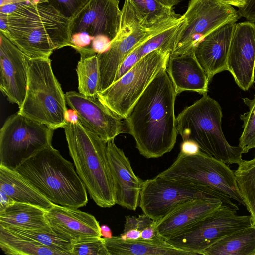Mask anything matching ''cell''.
Masks as SVG:
<instances>
[{
    "label": "cell",
    "mask_w": 255,
    "mask_h": 255,
    "mask_svg": "<svg viewBox=\"0 0 255 255\" xmlns=\"http://www.w3.org/2000/svg\"><path fill=\"white\" fill-rule=\"evenodd\" d=\"M166 68L155 76L125 119L136 148L146 158L170 152L176 141L177 94Z\"/></svg>",
    "instance_id": "cell-1"
},
{
    "label": "cell",
    "mask_w": 255,
    "mask_h": 255,
    "mask_svg": "<svg viewBox=\"0 0 255 255\" xmlns=\"http://www.w3.org/2000/svg\"><path fill=\"white\" fill-rule=\"evenodd\" d=\"M70 22L48 2L0 6V32L31 59L49 58L69 46Z\"/></svg>",
    "instance_id": "cell-2"
},
{
    "label": "cell",
    "mask_w": 255,
    "mask_h": 255,
    "mask_svg": "<svg viewBox=\"0 0 255 255\" xmlns=\"http://www.w3.org/2000/svg\"><path fill=\"white\" fill-rule=\"evenodd\" d=\"M15 170L54 204L79 208L88 203L87 190L73 164L52 145L28 158Z\"/></svg>",
    "instance_id": "cell-3"
},
{
    "label": "cell",
    "mask_w": 255,
    "mask_h": 255,
    "mask_svg": "<svg viewBox=\"0 0 255 255\" xmlns=\"http://www.w3.org/2000/svg\"><path fill=\"white\" fill-rule=\"evenodd\" d=\"M64 129L69 154L76 171L91 198L99 207L116 204L115 191L106 151V143L78 121Z\"/></svg>",
    "instance_id": "cell-4"
},
{
    "label": "cell",
    "mask_w": 255,
    "mask_h": 255,
    "mask_svg": "<svg viewBox=\"0 0 255 255\" xmlns=\"http://www.w3.org/2000/svg\"><path fill=\"white\" fill-rule=\"evenodd\" d=\"M222 108L207 94L185 107L176 118L177 133L183 141L196 142L200 151L227 165L239 164L243 150L231 145L222 130Z\"/></svg>",
    "instance_id": "cell-5"
},
{
    "label": "cell",
    "mask_w": 255,
    "mask_h": 255,
    "mask_svg": "<svg viewBox=\"0 0 255 255\" xmlns=\"http://www.w3.org/2000/svg\"><path fill=\"white\" fill-rule=\"evenodd\" d=\"M28 62L26 93L18 112L53 130L63 128L67 124L65 94L54 75L51 59L28 57Z\"/></svg>",
    "instance_id": "cell-6"
},
{
    "label": "cell",
    "mask_w": 255,
    "mask_h": 255,
    "mask_svg": "<svg viewBox=\"0 0 255 255\" xmlns=\"http://www.w3.org/2000/svg\"><path fill=\"white\" fill-rule=\"evenodd\" d=\"M184 19L169 20L152 28L141 24L133 6L129 0H125L122 9L120 30L106 52L97 54L100 71L98 93L114 82L118 69L126 56L138 45L159 32L180 23Z\"/></svg>",
    "instance_id": "cell-7"
},
{
    "label": "cell",
    "mask_w": 255,
    "mask_h": 255,
    "mask_svg": "<svg viewBox=\"0 0 255 255\" xmlns=\"http://www.w3.org/2000/svg\"><path fill=\"white\" fill-rule=\"evenodd\" d=\"M194 199H218L231 209L239 210L228 196L204 186L157 175L144 181L139 206L143 213L157 222L178 204Z\"/></svg>",
    "instance_id": "cell-8"
},
{
    "label": "cell",
    "mask_w": 255,
    "mask_h": 255,
    "mask_svg": "<svg viewBox=\"0 0 255 255\" xmlns=\"http://www.w3.org/2000/svg\"><path fill=\"white\" fill-rule=\"evenodd\" d=\"M157 175L204 186L245 206L234 171L224 162L201 151L189 155L180 152L173 164Z\"/></svg>",
    "instance_id": "cell-9"
},
{
    "label": "cell",
    "mask_w": 255,
    "mask_h": 255,
    "mask_svg": "<svg viewBox=\"0 0 255 255\" xmlns=\"http://www.w3.org/2000/svg\"><path fill=\"white\" fill-rule=\"evenodd\" d=\"M170 52L158 49L141 58L129 71L97 98L122 119L130 110L155 76L166 68Z\"/></svg>",
    "instance_id": "cell-10"
},
{
    "label": "cell",
    "mask_w": 255,
    "mask_h": 255,
    "mask_svg": "<svg viewBox=\"0 0 255 255\" xmlns=\"http://www.w3.org/2000/svg\"><path fill=\"white\" fill-rule=\"evenodd\" d=\"M54 130L19 113L10 115L0 130V166L15 170L52 145Z\"/></svg>",
    "instance_id": "cell-11"
},
{
    "label": "cell",
    "mask_w": 255,
    "mask_h": 255,
    "mask_svg": "<svg viewBox=\"0 0 255 255\" xmlns=\"http://www.w3.org/2000/svg\"><path fill=\"white\" fill-rule=\"evenodd\" d=\"M119 4L118 0H89L70 18L69 46L78 52L91 49L92 43L99 39L112 41L121 26Z\"/></svg>",
    "instance_id": "cell-12"
},
{
    "label": "cell",
    "mask_w": 255,
    "mask_h": 255,
    "mask_svg": "<svg viewBox=\"0 0 255 255\" xmlns=\"http://www.w3.org/2000/svg\"><path fill=\"white\" fill-rule=\"evenodd\" d=\"M185 24L179 33L170 54H182L194 50L208 34L242 16L232 6L218 0H190L182 15Z\"/></svg>",
    "instance_id": "cell-13"
},
{
    "label": "cell",
    "mask_w": 255,
    "mask_h": 255,
    "mask_svg": "<svg viewBox=\"0 0 255 255\" xmlns=\"http://www.w3.org/2000/svg\"><path fill=\"white\" fill-rule=\"evenodd\" d=\"M252 225L250 215H239L236 211L222 205L188 228L165 240L177 248L201 255L223 238Z\"/></svg>",
    "instance_id": "cell-14"
},
{
    "label": "cell",
    "mask_w": 255,
    "mask_h": 255,
    "mask_svg": "<svg viewBox=\"0 0 255 255\" xmlns=\"http://www.w3.org/2000/svg\"><path fill=\"white\" fill-rule=\"evenodd\" d=\"M65 94L66 103L76 111L81 124L106 142L125 132L122 119L97 96H87L74 91Z\"/></svg>",
    "instance_id": "cell-15"
},
{
    "label": "cell",
    "mask_w": 255,
    "mask_h": 255,
    "mask_svg": "<svg viewBox=\"0 0 255 255\" xmlns=\"http://www.w3.org/2000/svg\"><path fill=\"white\" fill-rule=\"evenodd\" d=\"M227 66L238 86L249 90L255 78V23L247 21L235 24Z\"/></svg>",
    "instance_id": "cell-16"
},
{
    "label": "cell",
    "mask_w": 255,
    "mask_h": 255,
    "mask_svg": "<svg viewBox=\"0 0 255 255\" xmlns=\"http://www.w3.org/2000/svg\"><path fill=\"white\" fill-rule=\"evenodd\" d=\"M28 78V57L0 32V89L19 108L25 99Z\"/></svg>",
    "instance_id": "cell-17"
},
{
    "label": "cell",
    "mask_w": 255,
    "mask_h": 255,
    "mask_svg": "<svg viewBox=\"0 0 255 255\" xmlns=\"http://www.w3.org/2000/svg\"><path fill=\"white\" fill-rule=\"evenodd\" d=\"M106 151L115 191L116 204L130 210H136L144 182L136 175L123 150L114 139L106 143Z\"/></svg>",
    "instance_id": "cell-18"
},
{
    "label": "cell",
    "mask_w": 255,
    "mask_h": 255,
    "mask_svg": "<svg viewBox=\"0 0 255 255\" xmlns=\"http://www.w3.org/2000/svg\"><path fill=\"white\" fill-rule=\"evenodd\" d=\"M45 216L54 232L71 243L102 237L100 226L95 217L78 208L54 204L45 211Z\"/></svg>",
    "instance_id": "cell-19"
},
{
    "label": "cell",
    "mask_w": 255,
    "mask_h": 255,
    "mask_svg": "<svg viewBox=\"0 0 255 255\" xmlns=\"http://www.w3.org/2000/svg\"><path fill=\"white\" fill-rule=\"evenodd\" d=\"M223 204L218 199H194L178 204L164 217L155 222L158 234L166 239L188 228Z\"/></svg>",
    "instance_id": "cell-20"
},
{
    "label": "cell",
    "mask_w": 255,
    "mask_h": 255,
    "mask_svg": "<svg viewBox=\"0 0 255 255\" xmlns=\"http://www.w3.org/2000/svg\"><path fill=\"white\" fill-rule=\"evenodd\" d=\"M235 24L230 23L213 31L194 49L195 57L209 82L216 74L227 70V57Z\"/></svg>",
    "instance_id": "cell-21"
},
{
    "label": "cell",
    "mask_w": 255,
    "mask_h": 255,
    "mask_svg": "<svg viewBox=\"0 0 255 255\" xmlns=\"http://www.w3.org/2000/svg\"><path fill=\"white\" fill-rule=\"evenodd\" d=\"M166 70L177 95L186 91L207 94L209 81L194 51L182 54H170Z\"/></svg>",
    "instance_id": "cell-22"
},
{
    "label": "cell",
    "mask_w": 255,
    "mask_h": 255,
    "mask_svg": "<svg viewBox=\"0 0 255 255\" xmlns=\"http://www.w3.org/2000/svg\"><path fill=\"white\" fill-rule=\"evenodd\" d=\"M109 255H197L177 248L161 237L151 240H123L120 236L105 238Z\"/></svg>",
    "instance_id": "cell-23"
},
{
    "label": "cell",
    "mask_w": 255,
    "mask_h": 255,
    "mask_svg": "<svg viewBox=\"0 0 255 255\" xmlns=\"http://www.w3.org/2000/svg\"><path fill=\"white\" fill-rule=\"evenodd\" d=\"M0 191L14 202L30 204L45 211L54 204L15 170L2 166H0Z\"/></svg>",
    "instance_id": "cell-24"
},
{
    "label": "cell",
    "mask_w": 255,
    "mask_h": 255,
    "mask_svg": "<svg viewBox=\"0 0 255 255\" xmlns=\"http://www.w3.org/2000/svg\"><path fill=\"white\" fill-rule=\"evenodd\" d=\"M45 211L30 204L15 202L0 212V227L53 231L46 219Z\"/></svg>",
    "instance_id": "cell-25"
},
{
    "label": "cell",
    "mask_w": 255,
    "mask_h": 255,
    "mask_svg": "<svg viewBox=\"0 0 255 255\" xmlns=\"http://www.w3.org/2000/svg\"><path fill=\"white\" fill-rule=\"evenodd\" d=\"M203 255H255V225L237 231L211 245Z\"/></svg>",
    "instance_id": "cell-26"
},
{
    "label": "cell",
    "mask_w": 255,
    "mask_h": 255,
    "mask_svg": "<svg viewBox=\"0 0 255 255\" xmlns=\"http://www.w3.org/2000/svg\"><path fill=\"white\" fill-rule=\"evenodd\" d=\"M0 247L4 254L10 255H60L52 249L28 237L1 227Z\"/></svg>",
    "instance_id": "cell-27"
},
{
    "label": "cell",
    "mask_w": 255,
    "mask_h": 255,
    "mask_svg": "<svg viewBox=\"0 0 255 255\" xmlns=\"http://www.w3.org/2000/svg\"><path fill=\"white\" fill-rule=\"evenodd\" d=\"M133 6L141 25L152 28L170 20L179 18L173 8L167 7L157 0H129Z\"/></svg>",
    "instance_id": "cell-28"
},
{
    "label": "cell",
    "mask_w": 255,
    "mask_h": 255,
    "mask_svg": "<svg viewBox=\"0 0 255 255\" xmlns=\"http://www.w3.org/2000/svg\"><path fill=\"white\" fill-rule=\"evenodd\" d=\"M80 54L76 72L79 93L87 96H96L98 93L100 71L97 53L86 52Z\"/></svg>",
    "instance_id": "cell-29"
},
{
    "label": "cell",
    "mask_w": 255,
    "mask_h": 255,
    "mask_svg": "<svg viewBox=\"0 0 255 255\" xmlns=\"http://www.w3.org/2000/svg\"><path fill=\"white\" fill-rule=\"evenodd\" d=\"M234 173L244 205L255 225V156L250 160H243Z\"/></svg>",
    "instance_id": "cell-30"
},
{
    "label": "cell",
    "mask_w": 255,
    "mask_h": 255,
    "mask_svg": "<svg viewBox=\"0 0 255 255\" xmlns=\"http://www.w3.org/2000/svg\"><path fill=\"white\" fill-rule=\"evenodd\" d=\"M6 228L52 249L58 252L60 255H71L72 243L59 236L53 231H47L16 227Z\"/></svg>",
    "instance_id": "cell-31"
},
{
    "label": "cell",
    "mask_w": 255,
    "mask_h": 255,
    "mask_svg": "<svg viewBox=\"0 0 255 255\" xmlns=\"http://www.w3.org/2000/svg\"><path fill=\"white\" fill-rule=\"evenodd\" d=\"M185 24L184 19L180 23L172 26L151 37L137 47L140 58L152 51L160 49L169 51L173 50L177 36Z\"/></svg>",
    "instance_id": "cell-32"
},
{
    "label": "cell",
    "mask_w": 255,
    "mask_h": 255,
    "mask_svg": "<svg viewBox=\"0 0 255 255\" xmlns=\"http://www.w3.org/2000/svg\"><path fill=\"white\" fill-rule=\"evenodd\" d=\"M243 100L249 109L240 116L243 122V131L238 146L241 148L243 153H246L249 150L255 148V95L252 99L245 98Z\"/></svg>",
    "instance_id": "cell-33"
},
{
    "label": "cell",
    "mask_w": 255,
    "mask_h": 255,
    "mask_svg": "<svg viewBox=\"0 0 255 255\" xmlns=\"http://www.w3.org/2000/svg\"><path fill=\"white\" fill-rule=\"evenodd\" d=\"M71 255H109L104 238L94 237L72 242Z\"/></svg>",
    "instance_id": "cell-34"
},
{
    "label": "cell",
    "mask_w": 255,
    "mask_h": 255,
    "mask_svg": "<svg viewBox=\"0 0 255 255\" xmlns=\"http://www.w3.org/2000/svg\"><path fill=\"white\" fill-rule=\"evenodd\" d=\"M89 0H49L48 3L65 16L71 18L81 9Z\"/></svg>",
    "instance_id": "cell-35"
},
{
    "label": "cell",
    "mask_w": 255,
    "mask_h": 255,
    "mask_svg": "<svg viewBox=\"0 0 255 255\" xmlns=\"http://www.w3.org/2000/svg\"><path fill=\"white\" fill-rule=\"evenodd\" d=\"M138 46L131 51L123 61L118 69L114 82L129 71L141 59L138 54Z\"/></svg>",
    "instance_id": "cell-36"
},
{
    "label": "cell",
    "mask_w": 255,
    "mask_h": 255,
    "mask_svg": "<svg viewBox=\"0 0 255 255\" xmlns=\"http://www.w3.org/2000/svg\"><path fill=\"white\" fill-rule=\"evenodd\" d=\"M200 151L198 144L190 140H184L181 145L180 152L185 155H194Z\"/></svg>",
    "instance_id": "cell-37"
},
{
    "label": "cell",
    "mask_w": 255,
    "mask_h": 255,
    "mask_svg": "<svg viewBox=\"0 0 255 255\" xmlns=\"http://www.w3.org/2000/svg\"><path fill=\"white\" fill-rule=\"evenodd\" d=\"M0 212L15 202L9 196L1 191H0Z\"/></svg>",
    "instance_id": "cell-38"
},
{
    "label": "cell",
    "mask_w": 255,
    "mask_h": 255,
    "mask_svg": "<svg viewBox=\"0 0 255 255\" xmlns=\"http://www.w3.org/2000/svg\"><path fill=\"white\" fill-rule=\"evenodd\" d=\"M49 0H0V6L25 2H48Z\"/></svg>",
    "instance_id": "cell-39"
},
{
    "label": "cell",
    "mask_w": 255,
    "mask_h": 255,
    "mask_svg": "<svg viewBox=\"0 0 255 255\" xmlns=\"http://www.w3.org/2000/svg\"><path fill=\"white\" fill-rule=\"evenodd\" d=\"M66 123H76L79 121L78 116L75 111L71 109L67 110L65 113Z\"/></svg>",
    "instance_id": "cell-40"
},
{
    "label": "cell",
    "mask_w": 255,
    "mask_h": 255,
    "mask_svg": "<svg viewBox=\"0 0 255 255\" xmlns=\"http://www.w3.org/2000/svg\"><path fill=\"white\" fill-rule=\"evenodd\" d=\"M223 3L239 8L243 7L246 4L248 0H218Z\"/></svg>",
    "instance_id": "cell-41"
},
{
    "label": "cell",
    "mask_w": 255,
    "mask_h": 255,
    "mask_svg": "<svg viewBox=\"0 0 255 255\" xmlns=\"http://www.w3.org/2000/svg\"><path fill=\"white\" fill-rule=\"evenodd\" d=\"M100 232L101 236L105 238H111L113 236L111 229L106 225L100 226Z\"/></svg>",
    "instance_id": "cell-42"
},
{
    "label": "cell",
    "mask_w": 255,
    "mask_h": 255,
    "mask_svg": "<svg viewBox=\"0 0 255 255\" xmlns=\"http://www.w3.org/2000/svg\"><path fill=\"white\" fill-rule=\"evenodd\" d=\"M163 5L170 7L173 8L174 6L178 4L181 0H157Z\"/></svg>",
    "instance_id": "cell-43"
},
{
    "label": "cell",
    "mask_w": 255,
    "mask_h": 255,
    "mask_svg": "<svg viewBox=\"0 0 255 255\" xmlns=\"http://www.w3.org/2000/svg\"></svg>",
    "instance_id": "cell-44"
}]
</instances>
